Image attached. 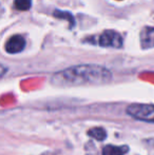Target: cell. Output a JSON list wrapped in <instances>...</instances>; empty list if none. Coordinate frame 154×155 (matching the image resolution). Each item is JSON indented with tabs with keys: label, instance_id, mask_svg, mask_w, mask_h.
Masks as SVG:
<instances>
[{
	"label": "cell",
	"instance_id": "6da1fadb",
	"mask_svg": "<svg viewBox=\"0 0 154 155\" xmlns=\"http://www.w3.org/2000/svg\"><path fill=\"white\" fill-rule=\"evenodd\" d=\"M112 80V74L107 68L98 64H79L55 73L52 84L59 88L82 86H100Z\"/></svg>",
	"mask_w": 154,
	"mask_h": 155
},
{
	"label": "cell",
	"instance_id": "7a4b0ae2",
	"mask_svg": "<svg viewBox=\"0 0 154 155\" xmlns=\"http://www.w3.org/2000/svg\"><path fill=\"white\" fill-rule=\"evenodd\" d=\"M127 113L133 118L140 121L154 124V104H133L127 108Z\"/></svg>",
	"mask_w": 154,
	"mask_h": 155
},
{
	"label": "cell",
	"instance_id": "3957f363",
	"mask_svg": "<svg viewBox=\"0 0 154 155\" xmlns=\"http://www.w3.org/2000/svg\"><path fill=\"white\" fill-rule=\"evenodd\" d=\"M97 45L103 48L120 49L123 47V37L119 33L112 30L103 32L97 38Z\"/></svg>",
	"mask_w": 154,
	"mask_h": 155
},
{
	"label": "cell",
	"instance_id": "277c9868",
	"mask_svg": "<svg viewBox=\"0 0 154 155\" xmlns=\"http://www.w3.org/2000/svg\"><path fill=\"white\" fill-rule=\"evenodd\" d=\"M25 47V40L21 35H14L5 43V51L10 54H17L23 51Z\"/></svg>",
	"mask_w": 154,
	"mask_h": 155
},
{
	"label": "cell",
	"instance_id": "5b68a950",
	"mask_svg": "<svg viewBox=\"0 0 154 155\" xmlns=\"http://www.w3.org/2000/svg\"><path fill=\"white\" fill-rule=\"evenodd\" d=\"M140 45L143 49L154 48V28L145 27L140 32Z\"/></svg>",
	"mask_w": 154,
	"mask_h": 155
},
{
	"label": "cell",
	"instance_id": "8992f818",
	"mask_svg": "<svg viewBox=\"0 0 154 155\" xmlns=\"http://www.w3.org/2000/svg\"><path fill=\"white\" fill-rule=\"evenodd\" d=\"M128 151L127 146H113V145H107L103 149V155H125Z\"/></svg>",
	"mask_w": 154,
	"mask_h": 155
},
{
	"label": "cell",
	"instance_id": "52a82bcc",
	"mask_svg": "<svg viewBox=\"0 0 154 155\" xmlns=\"http://www.w3.org/2000/svg\"><path fill=\"white\" fill-rule=\"evenodd\" d=\"M53 16L56 17V18L67 20L69 23H70V28L75 27V23H76L75 22V18L70 12H66V11H61V10H55L53 13Z\"/></svg>",
	"mask_w": 154,
	"mask_h": 155
},
{
	"label": "cell",
	"instance_id": "ba28073f",
	"mask_svg": "<svg viewBox=\"0 0 154 155\" xmlns=\"http://www.w3.org/2000/svg\"><path fill=\"white\" fill-rule=\"evenodd\" d=\"M88 134L94 139L99 141L103 140L106 138V136H107V132L103 130V128H92L88 132Z\"/></svg>",
	"mask_w": 154,
	"mask_h": 155
},
{
	"label": "cell",
	"instance_id": "9c48e42d",
	"mask_svg": "<svg viewBox=\"0 0 154 155\" xmlns=\"http://www.w3.org/2000/svg\"><path fill=\"white\" fill-rule=\"evenodd\" d=\"M14 5L19 11H28L32 6V0H15Z\"/></svg>",
	"mask_w": 154,
	"mask_h": 155
},
{
	"label": "cell",
	"instance_id": "30bf717a",
	"mask_svg": "<svg viewBox=\"0 0 154 155\" xmlns=\"http://www.w3.org/2000/svg\"><path fill=\"white\" fill-rule=\"evenodd\" d=\"M6 71H8V69H6L4 65H2L1 63H0V77H1L2 75H4Z\"/></svg>",
	"mask_w": 154,
	"mask_h": 155
}]
</instances>
